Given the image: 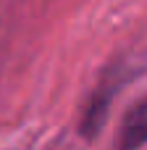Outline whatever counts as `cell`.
<instances>
[{"label": "cell", "instance_id": "cell-1", "mask_svg": "<svg viewBox=\"0 0 147 150\" xmlns=\"http://www.w3.org/2000/svg\"><path fill=\"white\" fill-rule=\"evenodd\" d=\"M147 145V95L139 98L126 113L116 132V150H139Z\"/></svg>", "mask_w": 147, "mask_h": 150}]
</instances>
